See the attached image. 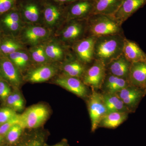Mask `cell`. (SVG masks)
Instances as JSON below:
<instances>
[{
	"mask_svg": "<svg viewBox=\"0 0 146 146\" xmlns=\"http://www.w3.org/2000/svg\"><path fill=\"white\" fill-rule=\"evenodd\" d=\"M146 4V0H123L113 17L121 25Z\"/></svg>",
	"mask_w": 146,
	"mask_h": 146,
	"instance_id": "obj_16",
	"label": "cell"
},
{
	"mask_svg": "<svg viewBox=\"0 0 146 146\" xmlns=\"http://www.w3.org/2000/svg\"><path fill=\"white\" fill-rule=\"evenodd\" d=\"M11 86L5 80L0 78V100L4 103L12 92Z\"/></svg>",
	"mask_w": 146,
	"mask_h": 146,
	"instance_id": "obj_33",
	"label": "cell"
},
{
	"mask_svg": "<svg viewBox=\"0 0 146 146\" xmlns=\"http://www.w3.org/2000/svg\"><path fill=\"white\" fill-rule=\"evenodd\" d=\"M96 37L87 36L72 46L74 55L81 62L89 65L94 60V47Z\"/></svg>",
	"mask_w": 146,
	"mask_h": 146,
	"instance_id": "obj_12",
	"label": "cell"
},
{
	"mask_svg": "<svg viewBox=\"0 0 146 146\" xmlns=\"http://www.w3.org/2000/svg\"><path fill=\"white\" fill-rule=\"evenodd\" d=\"M4 103L5 106L11 108L17 112H22V110L19 107L14 98H13L12 93L7 97Z\"/></svg>",
	"mask_w": 146,
	"mask_h": 146,
	"instance_id": "obj_34",
	"label": "cell"
},
{
	"mask_svg": "<svg viewBox=\"0 0 146 146\" xmlns=\"http://www.w3.org/2000/svg\"><path fill=\"white\" fill-rule=\"evenodd\" d=\"M125 37L123 33L96 37L94 47V60L107 64L123 54Z\"/></svg>",
	"mask_w": 146,
	"mask_h": 146,
	"instance_id": "obj_1",
	"label": "cell"
},
{
	"mask_svg": "<svg viewBox=\"0 0 146 146\" xmlns=\"http://www.w3.org/2000/svg\"><path fill=\"white\" fill-rule=\"evenodd\" d=\"M48 134L46 131L38 129L24 133L18 143L13 146H44Z\"/></svg>",
	"mask_w": 146,
	"mask_h": 146,
	"instance_id": "obj_19",
	"label": "cell"
},
{
	"mask_svg": "<svg viewBox=\"0 0 146 146\" xmlns=\"http://www.w3.org/2000/svg\"><path fill=\"white\" fill-rule=\"evenodd\" d=\"M123 54L131 63L146 62V54L134 41L125 38Z\"/></svg>",
	"mask_w": 146,
	"mask_h": 146,
	"instance_id": "obj_21",
	"label": "cell"
},
{
	"mask_svg": "<svg viewBox=\"0 0 146 146\" xmlns=\"http://www.w3.org/2000/svg\"><path fill=\"white\" fill-rule=\"evenodd\" d=\"M102 95L108 113L116 112L130 113L122 100L116 94L102 93Z\"/></svg>",
	"mask_w": 146,
	"mask_h": 146,
	"instance_id": "obj_26",
	"label": "cell"
},
{
	"mask_svg": "<svg viewBox=\"0 0 146 146\" xmlns=\"http://www.w3.org/2000/svg\"><path fill=\"white\" fill-rule=\"evenodd\" d=\"M128 112H111L108 113L102 119L99 127L114 129L124 122L128 117Z\"/></svg>",
	"mask_w": 146,
	"mask_h": 146,
	"instance_id": "obj_25",
	"label": "cell"
},
{
	"mask_svg": "<svg viewBox=\"0 0 146 146\" xmlns=\"http://www.w3.org/2000/svg\"><path fill=\"white\" fill-rule=\"evenodd\" d=\"M131 65L123 54L106 65V73L128 80Z\"/></svg>",
	"mask_w": 146,
	"mask_h": 146,
	"instance_id": "obj_18",
	"label": "cell"
},
{
	"mask_svg": "<svg viewBox=\"0 0 146 146\" xmlns=\"http://www.w3.org/2000/svg\"><path fill=\"white\" fill-rule=\"evenodd\" d=\"M51 114L48 105L39 103L27 108L20 114V124L25 129H35L41 127Z\"/></svg>",
	"mask_w": 146,
	"mask_h": 146,
	"instance_id": "obj_3",
	"label": "cell"
},
{
	"mask_svg": "<svg viewBox=\"0 0 146 146\" xmlns=\"http://www.w3.org/2000/svg\"><path fill=\"white\" fill-rule=\"evenodd\" d=\"M15 2V0H0V16L10 10Z\"/></svg>",
	"mask_w": 146,
	"mask_h": 146,
	"instance_id": "obj_35",
	"label": "cell"
},
{
	"mask_svg": "<svg viewBox=\"0 0 146 146\" xmlns=\"http://www.w3.org/2000/svg\"><path fill=\"white\" fill-rule=\"evenodd\" d=\"M0 78L13 89H19L24 80L21 71L6 56L0 57Z\"/></svg>",
	"mask_w": 146,
	"mask_h": 146,
	"instance_id": "obj_8",
	"label": "cell"
},
{
	"mask_svg": "<svg viewBox=\"0 0 146 146\" xmlns=\"http://www.w3.org/2000/svg\"><path fill=\"white\" fill-rule=\"evenodd\" d=\"M88 36L95 37L123 33L122 25L113 16L94 14L87 20Z\"/></svg>",
	"mask_w": 146,
	"mask_h": 146,
	"instance_id": "obj_2",
	"label": "cell"
},
{
	"mask_svg": "<svg viewBox=\"0 0 146 146\" xmlns=\"http://www.w3.org/2000/svg\"><path fill=\"white\" fill-rule=\"evenodd\" d=\"M123 1L94 0L93 14H102L113 16L118 10Z\"/></svg>",
	"mask_w": 146,
	"mask_h": 146,
	"instance_id": "obj_24",
	"label": "cell"
},
{
	"mask_svg": "<svg viewBox=\"0 0 146 146\" xmlns=\"http://www.w3.org/2000/svg\"><path fill=\"white\" fill-rule=\"evenodd\" d=\"M58 71L57 65L52 63L38 65L27 70L24 80L32 83L45 82L54 77Z\"/></svg>",
	"mask_w": 146,
	"mask_h": 146,
	"instance_id": "obj_9",
	"label": "cell"
},
{
	"mask_svg": "<svg viewBox=\"0 0 146 146\" xmlns=\"http://www.w3.org/2000/svg\"><path fill=\"white\" fill-rule=\"evenodd\" d=\"M0 146H5L4 144L3 137L0 135Z\"/></svg>",
	"mask_w": 146,
	"mask_h": 146,
	"instance_id": "obj_39",
	"label": "cell"
},
{
	"mask_svg": "<svg viewBox=\"0 0 146 146\" xmlns=\"http://www.w3.org/2000/svg\"><path fill=\"white\" fill-rule=\"evenodd\" d=\"M44 146H70L68 141L65 138H63L60 142L58 143H57L55 144L52 145H50L48 144L45 143Z\"/></svg>",
	"mask_w": 146,
	"mask_h": 146,
	"instance_id": "obj_37",
	"label": "cell"
},
{
	"mask_svg": "<svg viewBox=\"0 0 146 146\" xmlns=\"http://www.w3.org/2000/svg\"><path fill=\"white\" fill-rule=\"evenodd\" d=\"M22 50H24L23 44L15 39L7 38L0 43V52L5 56Z\"/></svg>",
	"mask_w": 146,
	"mask_h": 146,
	"instance_id": "obj_30",
	"label": "cell"
},
{
	"mask_svg": "<svg viewBox=\"0 0 146 146\" xmlns=\"http://www.w3.org/2000/svg\"><path fill=\"white\" fill-rule=\"evenodd\" d=\"M20 70L21 73L27 70L31 60L29 53L25 50L17 51L6 56Z\"/></svg>",
	"mask_w": 146,
	"mask_h": 146,
	"instance_id": "obj_27",
	"label": "cell"
},
{
	"mask_svg": "<svg viewBox=\"0 0 146 146\" xmlns=\"http://www.w3.org/2000/svg\"><path fill=\"white\" fill-rule=\"evenodd\" d=\"M88 65L82 63L74 55L69 54L60 66L63 75L82 78Z\"/></svg>",
	"mask_w": 146,
	"mask_h": 146,
	"instance_id": "obj_15",
	"label": "cell"
},
{
	"mask_svg": "<svg viewBox=\"0 0 146 146\" xmlns=\"http://www.w3.org/2000/svg\"><path fill=\"white\" fill-rule=\"evenodd\" d=\"M50 1H53L58 3L61 4H69L74 2L76 1H79V0H50Z\"/></svg>",
	"mask_w": 146,
	"mask_h": 146,
	"instance_id": "obj_38",
	"label": "cell"
},
{
	"mask_svg": "<svg viewBox=\"0 0 146 146\" xmlns=\"http://www.w3.org/2000/svg\"><path fill=\"white\" fill-rule=\"evenodd\" d=\"M106 74L105 64L100 60H94L88 65L82 80L88 87L98 91L101 89Z\"/></svg>",
	"mask_w": 146,
	"mask_h": 146,
	"instance_id": "obj_7",
	"label": "cell"
},
{
	"mask_svg": "<svg viewBox=\"0 0 146 146\" xmlns=\"http://www.w3.org/2000/svg\"><path fill=\"white\" fill-rule=\"evenodd\" d=\"M45 53L51 62H61L70 54L66 46L58 40H50L44 43Z\"/></svg>",
	"mask_w": 146,
	"mask_h": 146,
	"instance_id": "obj_17",
	"label": "cell"
},
{
	"mask_svg": "<svg viewBox=\"0 0 146 146\" xmlns=\"http://www.w3.org/2000/svg\"><path fill=\"white\" fill-rule=\"evenodd\" d=\"M61 5L49 3L45 6L42 19L46 27L52 31L63 25L66 21L65 7Z\"/></svg>",
	"mask_w": 146,
	"mask_h": 146,
	"instance_id": "obj_10",
	"label": "cell"
},
{
	"mask_svg": "<svg viewBox=\"0 0 146 146\" xmlns=\"http://www.w3.org/2000/svg\"><path fill=\"white\" fill-rule=\"evenodd\" d=\"M21 15L23 21L27 25H40L42 18L39 5L34 2L27 3L24 5Z\"/></svg>",
	"mask_w": 146,
	"mask_h": 146,
	"instance_id": "obj_23",
	"label": "cell"
},
{
	"mask_svg": "<svg viewBox=\"0 0 146 146\" xmlns=\"http://www.w3.org/2000/svg\"><path fill=\"white\" fill-rule=\"evenodd\" d=\"M94 0H79L65 7L66 21L87 20L93 14Z\"/></svg>",
	"mask_w": 146,
	"mask_h": 146,
	"instance_id": "obj_11",
	"label": "cell"
},
{
	"mask_svg": "<svg viewBox=\"0 0 146 146\" xmlns=\"http://www.w3.org/2000/svg\"><path fill=\"white\" fill-rule=\"evenodd\" d=\"M128 80L130 85L144 90L146 85V62L131 63Z\"/></svg>",
	"mask_w": 146,
	"mask_h": 146,
	"instance_id": "obj_20",
	"label": "cell"
},
{
	"mask_svg": "<svg viewBox=\"0 0 146 146\" xmlns=\"http://www.w3.org/2000/svg\"><path fill=\"white\" fill-rule=\"evenodd\" d=\"M12 94L15 101L23 111L25 108V101L23 95L19 91V89H13Z\"/></svg>",
	"mask_w": 146,
	"mask_h": 146,
	"instance_id": "obj_36",
	"label": "cell"
},
{
	"mask_svg": "<svg viewBox=\"0 0 146 146\" xmlns=\"http://www.w3.org/2000/svg\"><path fill=\"white\" fill-rule=\"evenodd\" d=\"M25 130L20 123L17 124L11 128L4 137L5 146H13L16 145L22 137Z\"/></svg>",
	"mask_w": 146,
	"mask_h": 146,
	"instance_id": "obj_29",
	"label": "cell"
},
{
	"mask_svg": "<svg viewBox=\"0 0 146 146\" xmlns=\"http://www.w3.org/2000/svg\"><path fill=\"white\" fill-rule=\"evenodd\" d=\"M54 83L82 98L89 96L88 86L81 79L62 75L55 79Z\"/></svg>",
	"mask_w": 146,
	"mask_h": 146,
	"instance_id": "obj_13",
	"label": "cell"
},
{
	"mask_svg": "<svg viewBox=\"0 0 146 146\" xmlns=\"http://www.w3.org/2000/svg\"><path fill=\"white\" fill-rule=\"evenodd\" d=\"M20 123V114L9 120L7 121L0 125V135L4 137L9 130L15 125Z\"/></svg>",
	"mask_w": 146,
	"mask_h": 146,
	"instance_id": "obj_32",
	"label": "cell"
},
{
	"mask_svg": "<svg viewBox=\"0 0 146 146\" xmlns=\"http://www.w3.org/2000/svg\"><path fill=\"white\" fill-rule=\"evenodd\" d=\"M116 94L122 100L129 112L136 110L141 100L145 95L144 89L130 85Z\"/></svg>",
	"mask_w": 146,
	"mask_h": 146,
	"instance_id": "obj_14",
	"label": "cell"
},
{
	"mask_svg": "<svg viewBox=\"0 0 146 146\" xmlns=\"http://www.w3.org/2000/svg\"><path fill=\"white\" fill-rule=\"evenodd\" d=\"M130 85L128 80L106 73L101 89L103 93L116 94Z\"/></svg>",
	"mask_w": 146,
	"mask_h": 146,
	"instance_id": "obj_22",
	"label": "cell"
},
{
	"mask_svg": "<svg viewBox=\"0 0 146 146\" xmlns=\"http://www.w3.org/2000/svg\"><path fill=\"white\" fill-rule=\"evenodd\" d=\"M144 91H145V94H146V85L145 87V89H144Z\"/></svg>",
	"mask_w": 146,
	"mask_h": 146,
	"instance_id": "obj_40",
	"label": "cell"
},
{
	"mask_svg": "<svg viewBox=\"0 0 146 146\" xmlns=\"http://www.w3.org/2000/svg\"><path fill=\"white\" fill-rule=\"evenodd\" d=\"M18 114V112L5 106L0 108V125L17 116Z\"/></svg>",
	"mask_w": 146,
	"mask_h": 146,
	"instance_id": "obj_31",
	"label": "cell"
},
{
	"mask_svg": "<svg viewBox=\"0 0 146 146\" xmlns=\"http://www.w3.org/2000/svg\"><path fill=\"white\" fill-rule=\"evenodd\" d=\"M29 53L31 61L37 65L51 63L45 53L44 43L32 46Z\"/></svg>",
	"mask_w": 146,
	"mask_h": 146,
	"instance_id": "obj_28",
	"label": "cell"
},
{
	"mask_svg": "<svg viewBox=\"0 0 146 146\" xmlns=\"http://www.w3.org/2000/svg\"><path fill=\"white\" fill-rule=\"evenodd\" d=\"M52 31L40 25L24 26L20 32V42L32 46L42 44L49 39Z\"/></svg>",
	"mask_w": 146,
	"mask_h": 146,
	"instance_id": "obj_6",
	"label": "cell"
},
{
	"mask_svg": "<svg viewBox=\"0 0 146 146\" xmlns=\"http://www.w3.org/2000/svg\"><path fill=\"white\" fill-rule=\"evenodd\" d=\"M87 105L91 121V131L94 132L99 127L102 119L108 111L102 94L92 89L87 98Z\"/></svg>",
	"mask_w": 146,
	"mask_h": 146,
	"instance_id": "obj_5",
	"label": "cell"
},
{
	"mask_svg": "<svg viewBox=\"0 0 146 146\" xmlns=\"http://www.w3.org/2000/svg\"><path fill=\"white\" fill-rule=\"evenodd\" d=\"M59 33V40L66 46L74 43L88 36L87 20L66 21Z\"/></svg>",
	"mask_w": 146,
	"mask_h": 146,
	"instance_id": "obj_4",
	"label": "cell"
}]
</instances>
